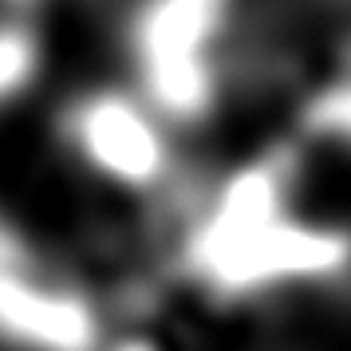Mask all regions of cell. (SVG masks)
<instances>
[{"label":"cell","instance_id":"1","mask_svg":"<svg viewBox=\"0 0 351 351\" xmlns=\"http://www.w3.org/2000/svg\"><path fill=\"white\" fill-rule=\"evenodd\" d=\"M237 0H138L127 20L134 87L166 127H197L217 111Z\"/></svg>","mask_w":351,"mask_h":351},{"label":"cell","instance_id":"2","mask_svg":"<svg viewBox=\"0 0 351 351\" xmlns=\"http://www.w3.org/2000/svg\"><path fill=\"white\" fill-rule=\"evenodd\" d=\"M174 265L221 300H249L288 285H316L351 272V229L304 221L296 213L249 229H182Z\"/></svg>","mask_w":351,"mask_h":351},{"label":"cell","instance_id":"3","mask_svg":"<svg viewBox=\"0 0 351 351\" xmlns=\"http://www.w3.org/2000/svg\"><path fill=\"white\" fill-rule=\"evenodd\" d=\"M56 130L67 154L111 190L143 197H174L182 190V162L170 127L146 107L138 91H80L64 103Z\"/></svg>","mask_w":351,"mask_h":351},{"label":"cell","instance_id":"4","mask_svg":"<svg viewBox=\"0 0 351 351\" xmlns=\"http://www.w3.org/2000/svg\"><path fill=\"white\" fill-rule=\"evenodd\" d=\"M107 316L32 253L0 261V343L12 351H107Z\"/></svg>","mask_w":351,"mask_h":351},{"label":"cell","instance_id":"5","mask_svg":"<svg viewBox=\"0 0 351 351\" xmlns=\"http://www.w3.org/2000/svg\"><path fill=\"white\" fill-rule=\"evenodd\" d=\"M296 143H324L351 150V56L308 87L296 103Z\"/></svg>","mask_w":351,"mask_h":351},{"label":"cell","instance_id":"6","mask_svg":"<svg viewBox=\"0 0 351 351\" xmlns=\"http://www.w3.org/2000/svg\"><path fill=\"white\" fill-rule=\"evenodd\" d=\"M44 67L40 32L16 12H0V107L20 99Z\"/></svg>","mask_w":351,"mask_h":351},{"label":"cell","instance_id":"7","mask_svg":"<svg viewBox=\"0 0 351 351\" xmlns=\"http://www.w3.org/2000/svg\"><path fill=\"white\" fill-rule=\"evenodd\" d=\"M32 4L36 0H0V8H4V12H16V16L24 12V8H32Z\"/></svg>","mask_w":351,"mask_h":351}]
</instances>
